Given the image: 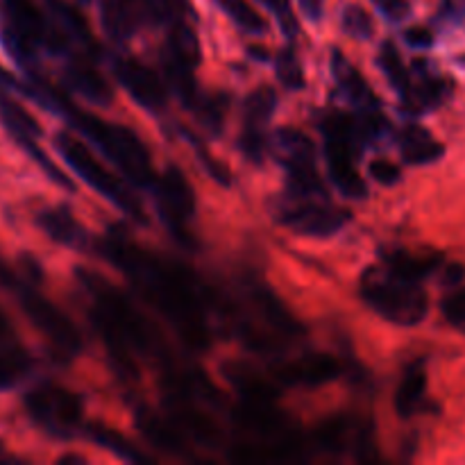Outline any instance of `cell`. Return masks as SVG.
I'll use <instances>...</instances> for the list:
<instances>
[{
  "label": "cell",
  "instance_id": "6da1fadb",
  "mask_svg": "<svg viewBox=\"0 0 465 465\" xmlns=\"http://www.w3.org/2000/svg\"><path fill=\"white\" fill-rule=\"evenodd\" d=\"M98 248L100 254L136 286L141 298L162 313L163 321L189 348L207 350L212 345L209 313L193 272L186 271L182 263L139 248L118 230L109 232Z\"/></svg>",
  "mask_w": 465,
  "mask_h": 465
},
{
  "label": "cell",
  "instance_id": "7a4b0ae2",
  "mask_svg": "<svg viewBox=\"0 0 465 465\" xmlns=\"http://www.w3.org/2000/svg\"><path fill=\"white\" fill-rule=\"evenodd\" d=\"M77 280L91 300V322L123 380L132 381L139 377V359H157L162 366L171 361L150 322L116 286L84 268L77 271Z\"/></svg>",
  "mask_w": 465,
  "mask_h": 465
},
{
  "label": "cell",
  "instance_id": "3957f363",
  "mask_svg": "<svg viewBox=\"0 0 465 465\" xmlns=\"http://www.w3.org/2000/svg\"><path fill=\"white\" fill-rule=\"evenodd\" d=\"M18 91L35 100L36 104H41V107L50 109L54 114H62L68 125L75 127L82 136H86V141L94 143L125 175L130 184L153 186L154 171L153 162H150V153L134 132L123 125L104 123L77 109L62 91L48 84L35 71L27 73L25 82H18Z\"/></svg>",
  "mask_w": 465,
  "mask_h": 465
},
{
  "label": "cell",
  "instance_id": "277c9868",
  "mask_svg": "<svg viewBox=\"0 0 465 465\" xmlns=\"http://www.w3.org/2000/svg\"><path fill=\"white\" fill-rule=\"evenodd\" d=\"M0 41L23 71H35L41 50L68 54L71 41L64 36L50 14L36 7L35 0H0Z\"/></svg>",
  "mask_w": 465,
  "mask_h": 465
},
{
  "label": "cell",
  "instance_id": "5b68a950",
  "mask_svg": "<svg viewBox=\"0 0 465 465\" xmlns=\"http://www.w3.org/2000/svg\"><path fill=\"white\" fill-rule=\"evenodd\" d=\"M0 289L9 291L16 298L18 307L27 316V321L44 334V339L53 345L54 352L62 359H73L82 350V339L71 318L54 307L39 289L36 280L21 277L3 257H0Z\"/></svg>",
  "mask_w": 465,
  "mask_h": 465
},
{
  "label": "cell",
  "instance_id": "8992f818",
  "mask_svg": "<svg viewBox=\"0 0 465 465\" xmlns=\"http://www.w3.org/2000/svg\"><path fill=\"white\" fill-rule=\"evenodd\" d=\"M359 293L372 312L395 325L416 327L430 313V295L425 286L420 282L398 275L384 263L363 272L359 282Z\"/></svg>",
  "mask_w": 465,
  "mask_h": 465
},
{
  "label": "cell",
  "instance_id": "52a82bcc",
  "mask_svg": "<svg viewBox=\"0 0 465 465\" xmlns=\"http://www.w3.org/2000/svg\"><path fill=\"white\" fill-rule=\"evenodd\" d=\"M321 130L325 134L327 171H330L334 186L348 198L363 200L368 195V186L354 168V159L368 145L359 130L357 116L334 114L322 121Z\"/></svg>",
  "mask_w": 465,
  "mask_h": 465
},
{
  "label": "cell",
  "instance_id": "ba28073f",
  "mask_svg": "<svg viewBox=\"0 0 465 465\" xmlns=\"http://www.w3.org/2000/svg\"><path fill=\"white\" fill-rule=\"evenodd\" d=\"M54 148L62 154L64 162L73 168V173L80 175L91 189L98 191L103 198H107L109 203L116 204L123 213L134 218L136 223H145L143 207H141V203L136 200V195L132 193L114 173H109L107 168L98 162V157H94V153H91L80 139L62 132V134L54 136Z\"/></svg>",
  "mask_w": 465,
  "mask_h": 465
},
{
  "label": "cell",
  "instance_id": "9c48e42d",
  "mask_svg": "<svg viewBox=\"0 0 465 465\" xmlns=\"http://www.w3.org/2000/svg\"><path fill=\"white\" fill-rule=\"evenodd\" d=\"M23 404L30 420L54 439H73L80 431L84 402L80 395L64 386L44 381L27 391Z\"/></svg>",
  "mask_w": 465,
  "mask_h": 465
},
{
  "label": "cell",
  "instance_id": "30bf717a",
  "mask_svg": "<svg viewBox=\"0 0 465 465\" xmlns=\"http://www.w3.org/2000/svg\"><path fill=\"white\" fill-rule=\"evenodd\" d=\"M272 153L289 175V195L298 198H327L316 163L312 139L293 127H282L272 136Z\"/></svg>",
  "mask_w": 465,
  "mask_h": 465
},
{
  "label": "cell",
  "instance_id": "8fae6325",
  "mask_svg": "<svg viewBox=\"0 0 465 465\" xmlns=\"http://www.w3.org/2000/svg\"><path fill=\"white\" fill-rule=\"evenodd\" d=\"M154 198L162 221L173 232L180 243L191 245V223L195 216V193L191 189L184 173L175 166H168L162 175H154Z\"/></svg>",
  "mask_w": 465,
  "mask_h": 465
},
{
  "label": "cell",
  "instance_id": "7c38bea8",
  "mask_svg": "<svg viewBox=\"0 0 465 465\" xmlns=\"http://www.w3.org/2000/svg\"><path fill=\"white\" fill-rule=\"evenodd\" d=\"M275 218L298 234L331 236L343 230L352 216L327 203V198H298L286 193L275 207Z\"/></svg>",
  "mask_w": 465,
  "mask_h": 465
},
{
  "label": "cell",
  "instance_id": "4fadbf2b",
  "mask_svg": "<svg viewBox=\"0 0 465 465\" xmlns=\"http://www.w3.org/2000/svg\"><path fill=\"white\" fill-rule=\"evenodd\" d=\"M454 95V80L436 71L434 64L427 59H416L409 68V86L400 103L409 116H425V114L436 112L443 107Z\"/></svg>",
  "mask_w": 465,
  "mask_h": 465
},
{
  "label": "cell",
  "instance_id": "5bb4252c",
  "mask_svg": "<svg viewBox=\"0 0 465 465\" xmlns=\"http://www.w3.org/2000/svg\"><path fill=\"white\" fill-rule=\"evenodd\" d=\"M114 75L139 107L148 112H162L166 107V86L145 64L132 57H121L114 62Z\"/></svg>",
  "mask_w": 465,
  "mask_h": 465
},
{
  "label": "cell",
  "instance_id": "9a60e30c",
  "mask_svg": "<svg viewBox=\"0 0 465 465\" xmlns=\"http://www.w3.org/2000/svg\"><path fill=\"white\" fill-rule=\"evenodd\" d=\"M277 107V95L271 86H262L245 100V123L241 132V148L250 162L259 163L266 154V125Z\"/></svg>",
  "mask_w": 465,
  "mask_h": 465
},
{
  "label": "cell",
  "instance_id": "2e32d148",
  "mask_svg": "<svg viewBox=\"0 0 465 465\" xmlns=\"http://www.w3.org/2000/svg\"><path fill=\"white\" fill-rule=\"evenodd\" d=\"M339 375V361L330 354H304L293 361L282 363L275 371L277 380L286 386H321Z\"/></svg>",
  "mask_w": 465,
  "mask_h": 465
},
{
  "label": "cell",
  "instance_id": "e0dca14e",
  "mask_svg": "<svg viewBox=\"0 0 465 465\" xmlns=\"http://www.w3.org/2000/svg\"><path fill=\"white\" fill-rule=\"evenodd\" d=\"M32 359L23 343L18 341L16 330L0 309V391H9L30 372Z\"/></svg>",
  "mask_w": 465,
  "mask_h": 465
},
{
  "label": "cell",
  "instance_id": "ac0fdd59",
  "mask_svg": "<svg viewBox=\"0 0 465 465\" xmlns=\"http://www.w3.org/2000/svg\"><path fill=\"white\" fill-rule=\"evenodd\" d=\"M331 75H334L341 95H343L350 104H354L359 112L381 109L380 98H377L375 91L368 86L366 77L354 68V64L350 62L341 50H334V53H331Z\"/></svg>",
  "mask_w": 465,
  "mask_h": 465
},
{
  "label": "cell",
  "instance_id": "d6986e66",
  "mask_svg": "<svg viewBox=\"0 0 465 465\" xmlns=\"http://www.w3.org/2000/svg\"><path fill=\"white\" fill-rule=\"evenodd\" d=\"M402 162L409 166H430L443 159L445 145L418 123H407L395 136Z\"/></svg>",
  "mask_w": 465,
  "mask_h": 465
},
{
  "label": "cell",
  "instance_id": "ffe728a7",
  "mask_svg": "<svg viewBox=\"0 0 465 465\" xmlns=\"http://www.w3.org/2000/svg\"><path fill=\"white\" fill-rule=\"evenodd\" d=\"M36 225H39L41 232H44L45 236H50L54 243L66 245V248L71 250H89V234H86V230L80 225V221H77L66 207L44 209V212L36 216Z\"/></svg>",
  "mask_w": 465,
  "mask_h": 465
},
{
  "label": "cell",
  "instance_id": "44dd1931",
  "mask_svg": "<svg viewBox=\"0 0 465 465\" xmlns=\"http://www.w3.org/2000/svg\"><path fill=\"white\" fill-rule=\"evenodd\" d=\"M445 254L436 250H425V252H411V250H391L384 252V266L391 268L398 275L407 277L413 282H425L431 275L443 271Z\"/></svg>",
  "mask_w": 465,
  "mask_h": 465
},
{
  "label": "cell",
  "instance_id": "7402d4cb",
  "mask_svg": "<svg viewBox=\"0 0 465 465\" xmlns=\"http://www.w3.org/2000/svg\"><path fill=\"white\" fill-rule=\"evenodd\" d=\"M427 384H430V377H427L425 359L409 363L395 391V411L402 418L422 413V409L427 407Z\"/></svg>",
  "mask_w": 465,
  "mask_h": 465
},
{
  "label": "cell",
  "instance_id": "603a6c76",
  "mask_svg": "<svg viewBox=\"0 0 465 465\" xmlns=\"http://www.w3.org/2000/svg\"><path fill=\"white\" fill-rule=\"evenodd\" d=\"M145 0H100L103 27L114 41H127L139 30Z\"/></svg>",
  "mask_w": 465,
  "mask_h": 465
},
{
  "label": "cell",
  "instance_id": "cb8c5ba5",
  "mask_svg": "<svg viewBox=\"0 0 465 465\" xmlns=\"http://www.w3.org/2000/svg\"><path fill=\"white\" fill-rule=\"evenodd\" d=\"M64 77H66L68 89L75 91L77 95L86 98L94 104H109L114 98L112 86L107 84L103 75L91 66L89 62H80V59H68L66 71H64Z\"/></svg>",
  "mask_w": 465,
  "mask_h": 465
},
{
  "label": "cell",
  "instance_id": "d4e9b609",
  "mask_svg": "<svg viewBox=\"0 0 465 465\" xmlns=\"http://www.w3.org/2000/svg\"><path fill=\"white\" fill-rule=\"evenodd\" d=\"M139 427L145 439L157 445V448L166 450L171 454H186V436L175 425V420H166V418L143 409V411H139Z\"/></svg>",
  "mask_w": 465,
  "mask_h": 465
},
{
  "label": "cell",
  "instance_id": "484cf974",
  "mask_svg": "<svg viewBox=\"0 0 465 465\" xmlns=\"http://www.w3.org/2000/svg\"><path fill=\"white\" fill-rule=\"evenodd\" d=\"M89 436L94 439V443L100 445V448L109 450V452L116 454V457H121V459H125V461H130V463H148L150 461L143 452H139V450H136L134 445L125 439V436L118 434V431L112 430V427H104V425H100V422H94V425H89Z\"/></svg>",
  "mask_w": 465,
  "mask_h": 465
},
{
  "label": "cell",
  "instance_id": "4316f807",
  "mask_svg": "<svg viewBox=\"0 0 465 465\" xmlns=\"http://www.w3.org/2000/svg\"><path fill=\"white\" fill-rule=\"evenodd\" d=\"M216 5L225 12L227 18H232L236 27H241L248 35H263L266 32V18L248 0H216Z\"/></svg>",
  "mask_w": 465,
  "mask_h": 465
},
{
  "label": "cell",
  "instance_id": "83f0119b",
  "mask_svg": "<svg viewBox=\"0 0 465 465\" xmlns=\"http://www.w3.org/2000/svg\"><path fill=\"white\" fill-rule=\"evenodd\" d=\"M377 64H380L381 73L386 75V80L391 82L398 95H402L409 86V66L402 62V54L395 48L393 41H384L377 54Z\"/></svg>",
  "mask_w": 465,
  "mask_h": 465
},
{
  "label": "cell",
  "instance_id": "f1b7e54d",
  "mask_svg": "<svg viewBox=\"0 0 465 465\" xmlns=\"http://www.w3.org/2000/svg\"><path fill=\"white\" fill-rule=\"evenodd\" d=\"M275 73L282 84L291 91H300L304 86V71L300 64L298 54L291 45L282 48L275 57Z\"/></svg>",
  "mask_w": 465,
  "mask_h": 465
},
{
  "label": "cell",
  "instance_id": "f546056e",
  "mask_svg": "<svg viewBox=\"0 0 465 465\" xmlns=\"http://www.w3.org/2000/svg\"><path fill=\"white\" fill-rule=\"evenodd\" d=\"M225 109L227 100L223 98V95H203L191 112L198 114L200 123H203L209 132L218 134L223 127V118H225Z\"/></svg>",
  "mask_w": 465,
  "mask_h": 465
},
{
  "label": "cell",
  "instance_id": "4dcf8cb0",
  "mask_svg": "<svg viewBox=\"0 0 465 465\" xmlns=\"http://www.w3.org/2000/svg\"><path fill=\"white\" fill-rule=\"evenodd\" d=\"M440 313L448 321V325H452L454 330H459L465 334V284L452 286L448 295L440 302Z\"/></svg>",
  "mask_w": 465,
  "mask_h": 465
},
{
  "label": "cell",
  "instance_id": "1f68e13d",
  "mask_svg": "<svg viewBox=\"0 0 465 465\" xmlns=\"http://www.w3.org/2000/svg\"><path fill=\"white\" fill-rule=\"evenodd\" d=\"M343 30L348 32L354 39H371L372 36V18L366 9H361L359 5H348L343 12Z\"/></svg>",
  "mask_w": 465,
  "mask_h": 465
},
{
  "label": "cell",
  "instance_id": "d6a6232c",
  "mask_svg": "<svg viewBox=\"0 0 465 465\" xmlns=\"http://www.w3.org/2000/svg\"><path fill=\"white\" fill-rule=\"evenodd\" d=\"M348 420L345 418H331L325 425H321L318 430V443L322 450H330V452H341L345 450V439H348Z\"/></svg>",
  "mask_w": 465,
  "mask_h": 465
},
{
  "label": "cell",
  "instance_id": "836d02e7",
  "mask_svg": "<svg viewBox=\"0 0 465 465\" xmlns=\"http://www.w3.org/2000/svg\"><path fill=\"white\" fill-rule=\"evenodd\" d=\"M262 3L266 5L272 12V16L277 18L282 32H284L286 36H295V32H298V18H295L293 9H291L289 0H262Z\"/></svg>",
  "mask_w": 465,
  "mask_h": 465
},
{
  "label": "cell",
  "instance_id": "e575fe53",
  "mask_svg": "<svg viewBox=\"0 0 465 465\" xmlns=\"http://www.w3.org/2000/svg\"><path fill=\"white\" fill-rule=\"evenodd\" d=\"M368 173H371L372 180L380 182L381 186H395L402 180L400 168L395 166L393 162H389V159H375V162L371 163V168H368Z\"/></svg>",
  "mask_w": 465,
  "mask_h": 465
},
{
  "label": "cell",
  "instance_id": "d590c367",
  "mask_svg": "<svg viewBox=\"0 0 465 465\" xmlns=\"http://www.w3.org/2000/svg\"><path fill=\"white\" fill-rule=\"evenodd\" d=\"M371 3L389 23H402L411 14L409 0H371Z\"/></svg>",
  "mask_w": 465,
  "mask_h": 465
},
{
  "label": "cell",
  "instance_id": "8d00e7d4",
  "mask_svg": "<svg viewBox=\"0 0 465 465\" xmlns=\"http://www.w3.org/2000/svg\"><path fill=\"white\" fill-rule=\"evenodd\" d=\"M436 18L443 25H461L465 21V0H439Z\"/></svg>",
  "mask_w": 465,
  "mask_h": 465
},
{
  "label": "cell",
  "instance_id": "74e56055",
  "mask_svg": "<svg viewBox=\"0 0 465 465\" xmlns=\"http://www.w3.org/2000/svg\"><path fill=\"white\" fill-rule=\"evenodd\" d=\"M404 41L409 44V48L427 50L434 45V35H431V30H427V27H409V30L404 32Z\"/></svg>",
  "mask_w": 465,
  "mask_h": 465
},
{
  "label": "cell",
  "instance_id": "f35d334b",
  "mask_svg": "<svg viewBox=\"0 0 465 465\" xmlns=\"http://www.w3.org/2000/svg\"><path fill=\"white\" fill-rule=\"evenodd\" d=\"M440 280H443L445 286H457L465 282V266L463 263L445 262L443 271H440Z\"/></svg>",
  "mask_w": 465,
  "mask_h": 465
},
{
  "label": "cell",
  "instance_id": "ab89813d",
  "mask_svg": "<svg viewBox=\"0 0 465 465\" xmlns=\"http://www.w3.org/2000/svg\"><path fill=\"white\" fill-rule=\"evenodd\" d=\"M298 3L309 21H318L322 16V0H298Z\"/></svg>",
  "mask_w": 465,
  "mask_h": 465
},
{
  "label": "cell",
  "instance_id": "60d3db41",
  "mask_svg": "<svg viewBox=\"0 0 465 465\" xmlns=\"http://www.w3.org/2000/svg\"><path fill=\"white\" fill-rule=\"evenodd\" d=\"M0 89H16V80L0 68Z\"/></svg>",
  "mask_w": 465,
  "mask_h": 465
},
{
  "label": "cell",
  "instance_id": "b9f144b4",
  "mask_svg": "<svg viewBox=\"0 0 465 465\" xmlns=\"http://www.w3.org/2000/svg\"><path fill=\"white\" fill-rule=\"evenodd\" d=\"M59 463H82V459H77V457H64Z\"/></svg>",
  "mask_w": 465,
  "mask_h": 465
},
{
  "label": "cell",
  "instance_id": "7bdbcfd3",
  "mask_svg": "<svg viewBox=\"0 0 465 465\" xmlns=\"http://www.w3.org/2000/svg\"><path fill=\"white\" fill-rule=\"evenodd\" d=\"M75 3H77V5H89L91 0H75Z\"/></svg>",
  "mask_w": 465,
  "mask_h": 465
},
{
  "label": "cell",
  "instance_id": "ee69618b",
  "mask_svg": "<svg viewBox=\"0 0 465 465\" xmlns=\"http://www.w3.org/2000/svg\"><path fill=\"white\" fill-rule=\"evenodd\" d=\"M45 3H50V0H45Z\"/></svg>",
  "mask_w": 465,
  "mask_h": 465
}]
</instances>
